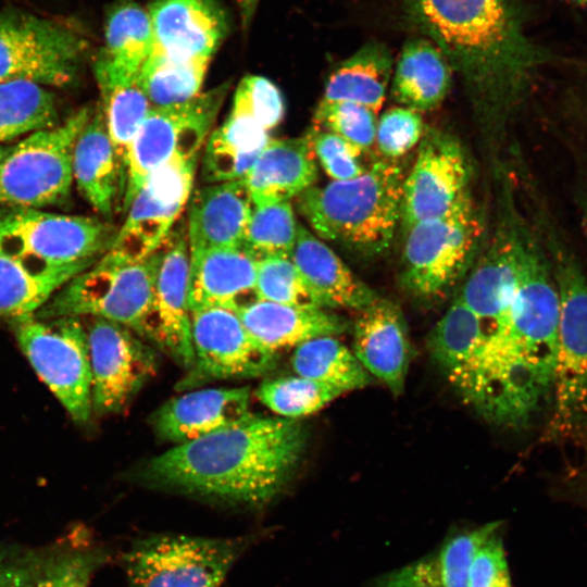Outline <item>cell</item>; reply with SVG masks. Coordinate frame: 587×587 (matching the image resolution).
Listing matches in <instances>:
<instances>
[{
  "mask_svg": "<svg viewBox=\"0 0 587 587\" xmlns=\"http://www.w3.org/2000/svg\"><path fill=\"white\" fill-rule=\"evenodd\" d=\"M43 561L0 551V587H37Z\"/></svg>",
  "mask_w": 587,
  "mask_h": 587,
  "instance_id": "48",
  "label": "cell"
},
{
  "mask_svg": "<svg viewBox=\"0 0 587 587\" xmlns=\"http://www.w3.org/2000/svg\"><path fill=\"white\" fill-rule=\"evenodd\" d=\"M104 40L100 58L116 67L140 73L153 46L149 12L133 2L116 7L108 17Z\"/></svg>",
  "mask_w": 587,
  "mask_h": 587,
  "instance_id": "38",
  "label": "cell"
},
{
  "mask_svg": "<svg viewBox=\"0 0 587 587\" xmlns=\"http://www.w3.org/2000/svg\"><path fill=\"white\" fill-rule=\"evenodd\" d=\"M82 108L62 123L27 135L0 162V205L42 209L71 196L73 151L92 114Z\"/></svg>",
  "mask_w": 587,
  "mask_h": 587,
  "instance_id": "9",
  "label": "cell"
},
{
  "mask_svg": "<svg viewBox=\"0 0 587 587\" xmlns=\"http://www.w3.org/2000/svg\"><path fill=\"white\" fill-rule=\"evenodd\" d=\"M291 259L324 309L358 312L380 297L324 240L302 224L298 225Z\"/></svg>",
  "mask_w": 587,
  "mask_h": 587,
  "instance_id": "25",
  "label": "cell"
},
{
  "mask_svg": "<svg viewBox=\"0 0 587 587\" xmlns=\"http://www.w3.org/2000/svg\"><path fill=\"white\" fill-rule=\"evenodd\" d=\"M290 363L297 375L344 392L364 388L372 382L354 353L334 336L317 337L296 347Z\"/></svg>",
  "mask_w": 587,
  "mask_h": 587,
  "instance_id": "34",
  "label": "cell"
},
{
  "mask_svg": "<svg viewBox=\"0 0 587 587\" xmlns=\"http://www.w3.org/2000/svg\"><path fill=\"white\" fill-rule=\"evenodd\" d=\"M103 559V553L96 550L52 555L43 561L37 587H88Z\"/></svg>",
  "mask_w": 587,
  "mask_h": 587,
  "instance_id": "47",
  "label": "cell"
},
{
  "mask_svg": "<svg viewBox=\"0 0 587 587\" xmlns=\"http://www.w3.org/2000/svg\"><path fill=\"white\" fill-rule=\"evenodd\" d=\"M425 130L421 112L395 105L378 117L374 147L382 159L399 161L419 146Z\"/></svg>",
  "mask_w": 587,
  "mask_h": 587,
  "instance_id": "43",
  "label": "cell"
},
{
  "mask_svg": "<svg viewBox=\"0 0 587 587\" xmlns=\"http://www.w3.org/2000/svg\"><path fill=\"white\" fill-rule=\"evenodd\" d=\"M485 236L482 212L471 193L444 215L403 232L400 279L414 298L446 297L470 272Z\"/></svg>",
  "mask_w": 587,
  "mask_h": 587,
  "instance_id": "7",
  "label": "cell"
},
{
  "mask_svg": "<svg viewBox=\"0 0 587 587\" xmlns=\"http://www.w3.org/2000/svg\"><path fill=\"white\" fill-rule=\"evenodd\" d=\"M189 243L186 224L172 229L162 246L146 338L188 370L193 361L188 300Z\"/></svg>",
  "mask_w": 587,
  "mask_h": 587,
  "instance_id": "18",
  "label": "cell"
},
{
  "mask_svg": "<svg viewBox=\"0 0 587 587\" xmlns=\"http://www.w3.org/2000/svg\"><path fill=\"white\" fill-rule=\"evenodd\" d=\"M161 255L162 247L138 261L107 251L65 283L34 316L100 317L146 337Z\"/></svg>",
  "mask_w": 587,
  "mask_h": 587,
  "instance_id": "6",
  "label": "cell"
},
{
  "mask_svg": "<svg viewBox=\"0 0 587 587\" xmlns=\"http://www.w3.org/2000/svg\"><path fill=\"white\" fill-rule=\"evenodd\" d=\"M298 225L291 201L253 207L242 248L257 260L291 257Z\"/></svg>",
  "mask_w": 587,
  "mask_h": 587,
  "instance_id": "40",
  "label": "cell"
},
{
  "mask_svg": "<svg viewBox=\"0 0 587 587\" xmlns=\"http://www.w3.org/2000/svg\"><path fill=\"white\" fill-rule=\"evenodd\" d=\"M352 329V352L358 361L395 396L401 395L413 352L399 305L379 297L358 311Z\"/></svg>",
  "mask_w": 587,
  "mask_h": 587,
  "instance_id": "19",
  "label": "cell"
},
{
  "mask_svg": "<svg viewBox=\"0 0 587 587\" xmlns=\"http://www.w3.org/2000/svg\"><path fill=\"white\" fill-rule=\"evenodd\" d=\"M191 341L192 364L176 385L182 392L214 380L262 376L277 359V353L260 345L238 313L229 309L192 311Z\"/></svg>",
  "mask_w": 587,
  "mask_h": 587,
  "instance_id": "14",
  "label": "cell"
},
{
  "mask_svg": "<svg viewBox=\"0 0 587 587\" xmlns=\"http://www.w3.org/2000/svg\"><path fill=\"white\" fill-rule=\"evenodd\" d=\"M272 138L260 124L229 112L212 130L201 158V177L207 184L243 179Z\"/></svg>",
  "mask_w": 587,
  "mask_h": 587,
  "instance_id": "31",
  "label": "cell"
},
{
  "mask_svg": "<svg viewBox=\"0 0 587 587\" xmlns=\"http://www.w3.org/2000/svg\"><path fill=\"white\" fill-rule=\"evenodd\" d=\"M317 162L307 136L271 139L243 182L253 207L291 201L317 180Z\"/></svg>",
  "mask_w": 587,
  "mask_h": 587,
  "instance_id": "24",
  "label": "cell"
},
{
  "mask_svg": "<svg viewBox=\"0 0 587 587\" xmlns=\"http://www.w3.org/2000/svg\"><path fill=\"white\" fill-rule=\"evenodd\" d=\"M307 432L297 420L253 417L174 445L138 473L149 487L248 505L275 498L298 467Z\"/></svg>",
  "mask_w": 587,
  "mask_h": 587,
  "instance_id": "3",
  "label": "cell"
},
{
  "mask_svg": "<svg viewBox=\"0 0 587 587\" xmlns=\"http://www.w3.org/2000/svg\"><path fill=\"white\" fill-rule=\"evenodd\" d=\"M149 15L150 53L176 60L211 61L227 30L225 14L214 0H158Z\"/></svg>",
  "mask_w": 587,
  "mask_h": 587,
  "instance_id": "21",
  "label": "cell"
},
{
  "mask_svg": "<svg viewBox=\"0 0 587 587\" xmlns=\"http://www.w3.org/2000/svg\"><path fill=\"white\" fill-rule=\"evenodd\" d=\"M95 74L102 100L100 108L126 178L129 146L151 105L140 73L116 67L99 58Z\"/></svg>",
  "mask_w": 587,
  "mask_h": 587,
  "instance_id": "30",
  "label": "cell"
},
{
  "mask_svg": "<svg viewBox=\"0 0 587 587\" xmlns=\"http://www.w3.org/2000/svg\"><path fill=\"white\" fill-rule=\"evenodd\" d=\"M208 60H176L150 53L141 67V82L151 108L188 102L201 93Z\"/></svg>",
  "mask_w": 587,
  "mask_h": 587,
  "instance_id": "37",
  "label": "cell"
},
{
  "mask_svg": "<svg viewBox=\"0 0 587 587\" xmlns=\"http://www.w3.org/2000/svg\"><path fill=\"white\" fill-rule=\"evenodd\" d=\"M255 295L258 300L278 304L323 308L291 257L287 255L258 260Z\"/></svg>",
  "mask_w": 587,
  "mask_h": 587,
  "instance_id": "41",
  "label": "cell"
},
{
  "mask_svg": "<svg viewBox=\"0 0 587 587\" xmlns=\"http://www.w3.org/2000/svg\"><path fill=\"white\" fill-rule=\"evenodd\" d=\"M492 525L451 529L433 551L375 576L367 587H466L472 557Z\"/></svg>",
  "mask_w": 587,
  "mask_h": 587,
  "instance_id": "26",
  "label": "cell"
},
{
  "mask_svg": "<svg viewBox=\"0 0 587 587\" xmlns=\"http://www.w3.org/2000/svg\"><path fill=\"white\" fill-rule=\"evenodd\" d=\"M578 208L580 213V222L583 227L584 237L587 246V186L580 189L578 193Z\"/></svg>",
  "mask_w": 587,
  "mask_h": 587,
  "instance_id": "50",
  "label": "cell"
},
{
  "mask_svg": "<svg viewBox=\"0 0 587 587\" xmlns=\"http://www.w3.org/2000/svg\"><path fill=\"white\" fill-rule=\"evenodd\" d=\"M345 394L324 383L299 375L264 380L257 398L279 417L298 420L313 414Z\"/></svg>",
  "mask_w": 587,
  "mask_h": 587,
  "instance_id": "39",
  "label": "cell"
},
{
  "mask_svg": "<svg viewBox=\"0 0 587 587\" xmlns=\"http://www.w3.org/2000/svg\"><path fill=\"white\" fill-rule=\"evenodd\" d=\"M11 146L0 143V162L10 151Z\"/></svg>",
  "mask_w": 587,
  "mask_h": 587,
  "instance_id": "51",
  "label": "cell"
},
{
  "mask_svg": "<svg viewBox=\"0 0 587 587\" xmlns=\"http://www.w3.org/2000/svg\"><path fill=\"white\" fill-rule=\"evenodd\" d=\"M237 2L242 24L247 25L251 21L260 0H237Z\"/></svg>",
  "mask_w": 587,
  "mask_h": 587,
  "instance_id": "49",
  "label": "cell"
},
{
  "mask_svg": "<svg viewBox=\"0 0 587 587\" xmlns=\"http://www.w3.org/2000/svg\"><path fill=\"white\" fill-rule=\"evenodd\" d=\"M472 174L470 155L459 139L439 129H426L403 182L402 233L451 211L470 195Z\"/></svg>",
  "mask_w": 587,
  "mask_h": 587,
  "instance_id": "16",
  "label": "cell"
},
{
  "mask_svg": "<svg viewBox=\"0 0 587 587\" xmlns=\"http://www.w3.org/2000/svg\"><path fill=\"white\" fill-rule=\"evenodd\" d=\"M230 112L252 118L270 133L284 117V99L266 77L247 75L236 88Z\"/></svg>",
  "mask_w": 587,
  "mask_h": 587,
  "instance_id": "45",
  "label": "cell"
},
{
  "mask_svg": "<svg viewBox=\"0 0 587 587\" xmlns=\"http://www.w3.org/2000/svg\"><path fill=\"white\" fill-rule=\"evenodd\" d=\"M407 22L444 53L497 140L555 55L524 28L519 0H401Z\"/></svg>",
  "mask_w": 587,
  "mask_h": 587,
  "instance_id": "2",
  "label": "cell"
},
{
  "mask_svg": "<svg viewBox=\"0 0 587 587\" xmlns=\"http://www.w3.org/2000/svg\"><path fill=\"white\" fill-rule=\"evenodd\" d=\"M246 540L157 535L125 555L128 587H218Z\"/></svg>",
  "mask_w": 587,
  "mask_h": 587,
  "instance_id": "12",
  "label": "cell"
},
{
  "mask_svg": "<svg viewBox=\"0 0 587 587\" xmlns=\"http://www.w3.org/2000/svg\"><path fill=\"white\" fill-rule=\"evenodd\" d=\"M73 178L82 196L100 214L110 217L125 176L109 136L100 105L79 133L73 151Z\"/></svg>",
  "mask_w": 587,
  "mask_h": 587,
  "instance_id": "27",
  "label": "cell"
},
{
  "mask_svg": "<svg viewBox=\"0 0 587 587\" xmlns=\"http://www.w3.org/2000/svg\"><path fill=\"white\" fill-rule=\"evenodd\" d=\"M377 120L378 113L359 103L321 99L312 126L370 151L374 147Z\"/></svg>",
  "mask_w": 587,
  "mask_h": 587,
  "instance_id": "42",
  "label": "cell"
},
{
  "mask_svg": "<svg viewBox=\"0 0 587 587\" xmlns=\"http://www.w3.org/2000/svg\"><path fill=\"white\" fill-rule=\"evenodd\" d=\"M86 43L71 28L36 15L0 14V84L64 87L76 77Z\"/></svg>",
  "mask_w": 587,
  "mask_h": 587,
  "instance_id": "13",
  "label": "cell"
},
{
  "mask_svg": "<svg viewBox=\"0 0 587 587\" xmlns=\"http://www.w3.org/2000/svg\"><path fill=\"white\" fill-rule=\"evenodd\" d=\"M236 312L252 337L274 353L317 337H336L348 327L346 320L323 308L255 300Z\"/></svg>",
  "mask_w": 587,
  "mask_h": 587,
  "instance_id": "28",
  "label": "cell"
},
{
  "mask_svg": "<svg viewBox=\"0 0 587 587\" xmlns=\"http://www.w3.org/2000/svg\"><path fill=\"white\" fill-rule=\"evenodd\" d=\"M189 252L188 300L191 312L208 308L238 311L258 300V260L242 247Z\"/></svg>",
  "mask_w": 587,
  "mask_h": 587,
  "instance_id": "22",
  "label": "cell"
},
{
  "mask_svg": "<svg viewBox=\"0 0 587 587\" xmlns=\"http://www.w3.org/2000/svg\"><path fill=\"white\" fill-rule=\"evenodd\" d=\"M116 232L92 216L4 207L0 254L38 272L78 274L110 249Z\"/></svg>",
  "mask_w": 587,
  "mask_h": 587,
  "instance_id": "8",
  "label": "cell"
},
{
  "mask_svg": "<svg viewBox=\"0 0 587 587\" xmlns=\"http://www.w3.org/2000/svg\"><path fill=\"white\" fill-rule=\"evenodd\" d=\"M569 1L575 5L587 9V0H569Z\"/></svg>",
  "mask_w": 587,
  "mask_h": 587,
  "instance_id": "52",
  "label": "cell"
},
{
  "mask_svg": "<svg viewBox=\"0 0 587 587\" xmlns=\"http://www.w3.org/2000/svg\"><path fill=\"white\" fill-rule=\"evenodd\" d=\"M250 403L248 387L192 389L162 404L152 425L160 439L179 445L253 417Z\"/></svg>",
  "mask_w": 587,
  "mask_h": 587,
  "instance_id": "20",
  "label": "cell"
},
{
  "mask_svg": "<svg viewBox=\"0 0 587 587\" xmlns=\"http://www.w3.org/2000/svg\"><path fill=\"white\" fill-rule=\"evenodd\" d=\"M199 157H175L147 176L108 251L138 261L163 246L190 199Z\"/></svg>",
  "mask_w": 587,
  "mask_h": 587,
  "instance_id": "15",
  "label": "cell"
},
{
  "mask_svg": "<svg viewBox=\"0 0 587 587\" xmlns=\"http://www.w3.org/2000/svg\"><path fill=\"white\" fill-rule=\"evenodd\" d=\"M59 124L54 95L30 82L0 84V142Z\"/></svg>",
  "mask_w": 587,
  "mask_h": 587,
  "instance_id": "36",
  "label": "cell"
},
{
  "mask_svg": "<svg viewBox=\"0 0 587 587\" xmlns=\"http://www.w3.org/2000/svg\"><path fill=\"white\" fill-rule=\"evenodd\" d=\"M466 587H512L500 522L476 548L467 573Z\"/></svg>",
  "mask_w": 587,
  "mask_h": 587,
  "instance_id": "46",
  "label": "cell"
},
{
  "mask_svg": "<svg viewBox=\"0 0 587 587\" xmlns=\"http://www.w3.org/2000/svg\"><path fill=\"white\" fill-rule=\"evenodd\" d=\"M516 287L499 334L480 351L462 397L485 420L516 427L528 422L552 391L559 294L536 228L511 211Z\"/></svg>",
  "mask_w": 587,
  "mask_h": 587,
  "instance_id": "1",
  "label": "cell"
},
{
  "mask_svg": "<svg viewBox=\"0 0 587 587\" xmlns=\"http://www.w3.org/2000/svg\"><path fill=\"white\" fill-rule=\"evenodd\" d=\"M316 162L335 182L361 176L372 163L364 162L365 151L333 133L311 127L305 134Z\"/></svg>",
  "mask_w": 587,
  "mask_h": 587,
  "instance_id": "44",
  "label": "cell"
},
{
  "mask_svg": "<svg viewBox=\"0 0 587 587\" xmlns=\"http://www.w3.org/2000/svg\"><path fill=\"white\" fill-rule=\"evenodd\" d=\"M20 349L72 420L92 414L91 369L84 321L78 316L11 322Z\"/></svg>",
  "mask_w": 587,
  "mask_h": 587,
  "instance_id": "10",
  "label": "cell"
},
{
  "mask_svg": "<svg viewBox=\"0 0 587 587\" xmlns=\"http://www.w3.org/2000/svg\"><path fill=\"white\" fill-rule=\"evenodd\" d=\"M394 65L384 43L369 41L332 71L322 99L350 101L378 113L389 90Z\"/></svg>",
  "mask_w": 587,
  "mask_h": 587,
  "instance_id": "33",
  "label": "cell"
},
{
  "mask_svg": "<svg viewBox=\"0 0 587 587\" xmlns=\"http://www.w3.org/2000/svg\"><path fill=\"white\" fill-rule=\"evenodd\" d=\"M227 90L224 84L182 104L151 108L127 152L124 209L155 168L175 157L201 154Z\"/></svg>",
  "mask_w": 587,
  "mask_h": 587,
  "instance_id": "11",
  "label": "cell"
},
{
  "mask_svg": "<svg viewBox=\"0 0 587 587\" xmlns=\"http://www.w3.org/2000/svg\"><path fill=\"white\" fill-rule=\"evenodd\" d=\"M536 229L559 294L551 430L567 436L587 423V276L564 234L545 210H538Z\"/></svg>",
  "mask_w": 587,
  "mask_h": 587,
  "instance_id": "5",
  "label": "cell"
},
{
  "mask_svg": "<svg viewBox=\"0 0 587 587\" xmlns=\"http://www.w3.org/2000/svg\"><path fill=\"white\" fill-rule=\"evenodd\" d=\"M404 167L376 159L361 176L312 186L296 198L312 233L364 259L385 254L400 227Z\"/></svg>",
  "mask_w": 587,
  "mask_h": 587,
  "instance_id": "4",
  "label": "cell"
},
{
  "mask_svg": "<svg viewBox=\"0 0 587 587\" xmlns=\"http://www.w3.org/2000/svg\"><path fill=\"white\" fill-rule=\"evenodd\" d=\"M68 272H38L0 254V317H32L71 278Z\"/></svg>",
  "mask_w": 587,
  "mask_h": 587,
  "instance_id": "35",
  "label": "cell"
},
{
  "mask_svg": "<svg viewBox=\"0 0 587 587\" xmlns=\"http://www.w3.org/2000/svg\"><path fill=\"white\" fill-rule=\"evenodd\" d=\"M427 347L433 360L462 397L482 349V333L477 317L458 296L430 332Z\"/></svg>",
  "mask_w": 587,
  "mask_h": 587,
  "instance_id": "32",
  "label": "cell"
},
{
  "mask_svg": "<svg viewBox=\"0 0 587 587\" xmlns=\"http://www.w3.org/2000/svg\"><path fill=\"white\" fill-rule=\"evenodd\" d=\"M188 203L189 251L242 247L253 210L243 179L208 184Z\"/></svg>",
  "mask_w": 587,
  "mask_h": 587,
  "instance_id": "23",
  "label": "cell"
},
{
  "mask_svg": "<svg viewBox=\"0 0 587 587\" xmlns=\"http://www.w3.org/2000/svg\"><path fill=\"white\" fill-rule=\"evenodd\" d=\"M89 349L92 413L121 412L157 371V354L118 323L82 317Z\"/></svg>",
  "mask_w": 587,
  "mask_h": 587,
  "instance_id": "17",
  "label": "cell"
},
{
  "mask_svg": "<svg viewBox=\"0 0 587 587\" xmlns=\"http://www.w3.org/2000/svg\"><path fill=\"white\" fill-rule=\"evenodd\" d=\"M452 68L444 53L427 38H412L402 47L389 86L397 105L424 112L447 97Z\"/></svg>",
  "mask_w": 587,
  "mask_h": 587,
  "instance_id": "29",
  "label": "cell"
}]
</instances>
